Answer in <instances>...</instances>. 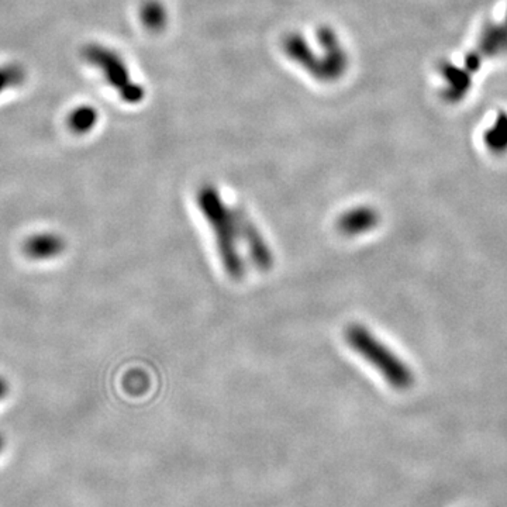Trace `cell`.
Masks as SVG:
<instances>
[{"label": "cell", "mask_w": 507, "mask_h": 507, "mask_svg": "<svg viewBox=\"0 0 507 507\" xmlns=\"http://www.w3.org/2000/svg\"><path fill=\"white\" fill-rule=\"evenodd\" d=\"M196 206L213 234L217 256L227 276L240 281L246 275V262L240 251L239 229L234 207L224 202L217 186L202 185L196 192Z\"/></svg>", "instance_id": "1"}, {"label": "cell", "mask_w": 507, "mask_h": 507, "mask_svg": "<svg viewBox=\"0 0 507 507\" xmlns=\"http://www.w3.org/2000/svg\"><path fill=\"white\" fill-rule=\"evenodd\" d=\"M344 341L352 352L364 359L391 388L407 391L414 385V374L406 362L361 323H349L344 329Z\"/></svg>", "instance_id": "2"}, {"label": "cell", "mask_w": 507, "mask_h": 507, "mask_svg": "<svg viewBox=\"0 0 507 507\" xmlns=\"http://www.w3.org/2000/svg\"><path fill=\"white\" fill-rule=\"evenodd\" d=\"M82 59L104 77L120 99L127 104H139L146 99V87L134 79L123 55L101 42H89L82 49Z\"/></svg>", "instance_id": "3"}, {"label": "cell", "mask_w": 507, "mask_h": 507, "mask_svg": "<svg viewBox=\"0 0 507 507\" xmlns=\"http://www.w3.org/2000/svg\"><path fill=\"white\" fill-rule=\"evenodd\" d=\"M316 42L321 55L323 84H336L349 68V55L343 40L333 27L326 24L317 29Z\"/></svg>", "instance_id": "4"}, {"label": "cell", "mask_w": 507, "mask_h": 507, "mask_svg": "<svg viewBox=\"0 0 507 507\" xmlns=\"http://www.w3.org/2000/svg\"><path fill=\"white\" fill-rule=\"evenodd\" d=\"M240 241L246 246L252 266L258 271L269 272L275 266V256L271 246L262 234L261 229L242 206H234Z\"/></svg>", "instance_id": "5"}, {"label": "cell", "mask_w": 507, "mask_h": 507, "mask_svg": "<svg viewBox=\"0 0 507 507\" xmlns=\"http://www.w3.org/2000/svg\"><path fill=\"white\" fill-rule=\"evenodd\" d=\"M282 50L294 65L303 69L307 75H311L314 81L323 82L321 55L304 34L301 32H288L282 39Z\"/></svg>", "instance_id": "6"}, {"label": "cell", "mask_w": 507, "mask_h": 507, "mask_svg": "<svg viewBox=\"0 0 507 507\" xmlns=\"http://www.w3.org/2000/svg\"><path fill=\"white\" fill-rule=\"evenodd\" d=\"M379 222H381L379 212L375 207L362 204L344 211L337 217L334 226L343 236L357 237L376 229Z\"/></svg>", "instance_id": "7"}, {"label": "cell", "mask_w": 507, "mask_h": 507, "mask_svg": "<svg viewBox=\"0 0 507 507\" xmlns=\"http://www.w3.org/2000/svg\"><path fill=\"white\" fill-rule=\"evenodd\" d=\"M444 78L443 96L448 104H459L469 94L472 87L471 72L464 65H456L446 61L439 67Z\"/></svg>", "instance_id": "8"}, {"label": "cell", "mask_w": 507, "mask_h": 507, "mask_svg": "<svg viewBox=\"0 0 507 507\" xmlns=\"http://www.w3.org/2000/svg\"><path fill=\"white\" fill-rule=\"evenodd\" d=\"M24 254L36 261H46L61 256L65 251V240L59 234L37 233L24 241Z\"/></svg>", "instance_id": "9"}, {"label": "cell", "mask_w": 507, "mask_h": 507, "mask_svg": "<svg viewBox=\"0 0 507 507\" xmlns=\"http://www.w3.org/2000/svg\"><path fill=\"white\" fill-rule=\"evenodd\" d=\"M478 52L486 59H496L507 54V23L489 22L479 34Z\"/></svg>", "instance_id": "10"}, {"label": "cell", "mask_w": 507, "mask_h": 507, "mask_svg": "<svg viewBox=\"0 0 507 507\" xmlns=\"http://www.w3.org/2000/svg\"><path fill=\"white\" fill-rule=\"evenodd\" d=\"M99 120H101V113L96 107L92 104H78L69 112L67 124L72 133L85 136L96 129Z\"/></svg>", "instance_id": "11"}, {"label": "cell", "mask_w": 507, "mask_h": 507, "mask_svg": "<svg viewBox=\"0 0 507 507\" xmlns=\"http://www.w3.org/2000/svg\"><path fill=\"white\" fill-rule=\"evenodd\" d=\"M140 19L149 32H159L168 24V10L161 0H146L140 9Z\"/></svg>", "instance_id": "12"}, {"label": "cell", "mask_w": 507, "mask_h": 507, "mask_svg": "<svg viewBox=\"0 0 507 507\" xmlns=\"http://www.w3.org/2000/svg\"><path fill=\"white\" fill-rule=\"evenodd\" d=\"M484 146L493 154L507 152V113L501 112L484 136Z\"/></svg>", "instance_id": "13"}, {"label": "cell", "mask_w": 507, "mask_h": 507, "mask_svg": "<svg viewBox=\"0 0 507 507\" xmlns=\"http://www.w3.org/2000/svg\"><path fill=\"white\" fill-rule=\"evenodd\" d=\"M26 69L22 65H0V95L16 89L26 82Z\"/></svg>", "instance_id": "14"}, {"label": "cell", "mask_w": 507, "mask_h": 507, "mask_svg": "<svg viewBox=\"0 0 507 507\" xmlns=\"http://www.w3.org/2000/svg\"><path fill=\"white\" fill-rule=\"evenodd\" d=\"M482 61H484V57L479 54L478 51L468 52L466 55V59H464V67L468 69L471 74H475L481 68Z\"/></svg>", "instance_id": "15"}, {"label": "cell", "mask_w": 507, "mask_h": 507, "mask_svg": "<svg viewBox=\"0 0 507 507\" xmlns=\"http://www.w3.org/2000/svg\"><path fill=\"white\" fill-rule=\"evenodd\" d=\"M9 382H7V379L4 378V376L0 375V402L4 401V399L6 398L7 394H9Z\"/></svg>", "instance_id": "16"}, {"label": "cell", "mask_w": 507, "mask_h": 507, "mask_svg": "<svg viewBox=\"0 0 507 507\" xmlns=\"http://www.w3.org/2000/svg\"><path fill=\"white\" fill-rule=\"evenodd\" d=\"M5 447H6V439H5L4 434L0 433V454L4 451Z\"/></svg>", "instance_id": "17"}, {"label": "cell", "mask_w": 507, "mask_h": 507, "mask_svg": "<svg viewBox=\"0 0 507 507\" xmlns=\"http://www.w3.org/2000/svg\"><path fill=\"white\" fill-rule=\"evenodd\" d=\"M506 23H507V14H506Z\"/></svg>", "instance_id": "18"}]
</instances>
